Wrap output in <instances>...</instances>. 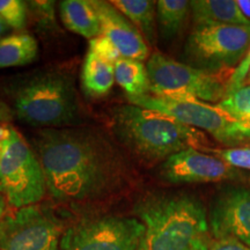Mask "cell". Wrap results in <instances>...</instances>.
<instances>
[{
  "label": "cell",
  "instance_id": "cell-17",
  "mask_svg": "<svg viewBox=\"0 0 250 250\" xmlns=\"http://www.w3.org/2000/svg\"><path fill=\"white\" fill-rule=\"evenodd\" d=\"M39 54L36 40L29 34L19 33L0 39V68L24 66Z\"/></svg>",
  "mask_w": 250,
  "mask_h": 250
},
{
  "label": "cell",
  "instance_id": "cell-23",
  "mask_svg": "<svg viewBox=\"0 0 250 250\" xmlns=\"http://www.w3.org/2000/svg\"><path fill=\"white\" fill-rule=\"evenodd\" d=\"M215 154L235 169L250 170V147H229L217 149Z\"/></svg>",
  "mask_w": 250,
  "mask_h": 250
},
{
  "label": "cell",
  "instance_id": "cell-3",
  "mask_svg": "<svg viewBox=\"0 0 250 250\" xmlns=\"http://www.w3.org/2000/svg\"><path fill=\"white\" fill-rule=\"evenodd\" d=\"M112 127L124 146L144 161L167 160L187 148L210 147L203 131L134 104L118 105L114 109Z\"/></svg>",
  "mask_w": 250,
  "mask_h": 250
},
{
  "label": "cell",
  "instance_id": "cell-27",
  "mask_svg": "<svg viewBox=\"0 0 250 250\" xmlns=\"http://www.w3.org/2000/svg\"><path fill=\"white\" fill-rule=\"evenodd\" d=\"M240 11L245 15L246 19L250 21V0H236Z\"/></svg>",
  "mask_w": 250,
  "mask_h": 250
},
{
  "label": "cell",
  "instance_id": "cell-26",
  "mask_svg": "<svg viewBox=\"0 0 250 250\" xmlns=\"http://www.w3.org/2000/svg\"><path fill=\"white\" fill-rule=\"evenodd\" d=\"M208 250H250V248L232 237H224L212 239L208 245Z\"/></svg>",
  "mask_w": 250,
  "mask_h": 250
},
{
  "label": "cell",
  "instance_id": "cell-12",
  "mask_svg": "<svg viewBox=\"0 0 250 250\" xmlns=\"http://www.w3.org/2000/svg\"><path fill=\"white\" fill-rule=\"evenodd\" d=\"M160 176L173 184L214 183L237 176L235 168L218 156L208 155L196 148H187L165 160Z\"/></svg>",
  "mask_w": 250,
  "mask_h": 250
},
{
  "label": "cell",
  "instance_id": "cell-16",
  "mask_svg": "<svg viewBox=\"0 0 250 250\" xmlns=\"http://www.w3.org/2000/svg\"><path fill=\"white\" fill-rule=\"evenodd\" d=\"M114 83V64L88 50L81 71V85L83 92L92 98H102L110 92Z\"/></svg>",
  "mask_w": 250,
  "mask_h": 250
},
{
  "label": "cell",
  "instance_id": "cell-6",
  "mask_svg": "<svg viewBox=\"0 0 250 250\" xmlns=\"http://www.w3.org/2000/svg\"><path fill=\"white\" fill-rule=\"evenodd\" d=\"M146 68L152 95L219 103L227 94L228 79L221 74L202 71L160 52L148 58Z\"/></svg>",
  "mask_w": 250,
  "mask_h": 250
},
{
  "label": "cell",
  "instance_id": "cell-21",
  "mask_svg": "<svg viewBox=\"0 0 250 250\" xmlns=\"http://www.w3.org/2000/svg\"><path fill=\"white\" fill-rule=\"evenodd\" d=\"M239 122L250 125V85H245L227 92L226 96L217 103Z\"/></svg>",
  "mask_w": 250,
  "mask_h": 250
},
{
  "label": "cell",
  "instance_id": "cell-5",
  "mask_svg": "<svg viewBox=\"0 0 250 250\" xmlns=\"http://www.w3.org/2000/svg\"><path fill=\"white\" fill-rule=\"evenodd\" d=\"M44 171L21 133L0 124V193L11 208L36 205L46 191Z\"/></svg>",
  "mask_w": 250,
  "mask_h": 250
},
{
  "label": "cell",
  "instance_id": "cell-20",
  "mask_svg": "<svg viewBox=\"0 0 250 250\" xmlns=\"http://www.w3.org/2000/svg\"><path fill=\"white\" fill-rule=\"evenodd\" d=\"M191 14L190 1L187 0H159L156 19L162 37L170 40L181 34Z\"/></svg>",
  "mask_w": 250,
  "mask_h": 250
},
{
  "label": "cell",
  "instance_id": "cell-13",
  "mask_svg": "<svg viewBox=\"0 0 250 250\" xmlns=\"http://www.w3.org/2000/svg\"><path fill=\"white\" fill-rule=\"evenodd\" d=\"M101 22V34L116 46L123 58L143 62L148 58L149 48L142 33L110 1L93 0Z\"/></svg>",
  "mask_w": 250,
  "mask_h": 250
},
{
  "label": "cell",
  "instance_id": "cell-28",
  "mask_svg": "<svg viewBox=\"0 0 250 250\" xmlns=\"http://www.w3.org/2000/svg\"><path fill=\"white\" fill-rule=\"evenodd\" d=\"M8 206L6 198L0 193V220L8 214Z\"/></svg>",
  "mask_w": 250,
  "mask_h": 250
},
{
  "label": "cell",
  "instance_id": "cell-24",
  "mask_svg": "<svg viewBox=\"0 0 250 250\" xmlns=\"http://www.w3.org/2000/svg\"><path fill=\"white\" fill-rule=\"evenodd\" d=\"M89 51L94 52V54L98 55L99 57L104 59V61L112 62V64H115V62L122 58L116 46L112 44L110 41L104 35H102V34L89 40Z\"/></svg>",
  "mask_w": 250,
  "mask_h": 250
},
{
  "label": "cell",
  "instance_id": "cell-15",
  "mask_svg": "<svg viewBox=\"0 0 250 250\" xmlns=\"http://www.w3.org/2000/svg\"><path fill=\"white\" fill-rule=\"evenodd\" d=\"M59 8L62 23L68 30L88 40L101 35V22L92 1L65 0Z\"/></svg>",
  "mask_w": 250,
  "mask_h": 250
},
{
  "label": "cell",
  "instance_id": "cell-30",
  "mask_svg": "<svg viewBox=\"0 0 250 250\" xmlns=\"http://www.w3.org/2000/svg\"><path fill=\"white\" fill-rule=\"evenodd\" d=\"M8 29H9V27L4 22V20L0 18V37L4 35L5 33H7Z\"/></svg>",
  "mask_w": 250,
  "mask_h": 250
},
{
  "label": "cell",
  "instance_id": "cell-1",
  "mask_svg": "<svg viewBox=\"0 0 250 250\" xmlns=\"http://www.w3.org/2000/svg\"><path fill=\"white\" fill-rule=\"evenodd\" d=\"M46 189L62 202L109 195L130 180V167L117 146L88 127L43 129L34 137Z\"/></svg>",
  "mask_w": 250,
  "mask_h": 250
},
{
  "label": "cell",
  "instance_id": "cell-11",
  "mask_svg": "<svg viewBox=\"0 0 250 250\" xmlns=\"http://www.w3.org/2000/svg\"><path fill=\"white\" fill-rule=\"evenodd\" d=\"M208 225L212 239L232 237L250 248V188L230 187L219 193Z\"/></svg>",
  "mask_w": 250,
  "mask_h": 250
},
{
  "label": "cell",
  "instance_id": "cell-9",
  "mask_svg": "<svg viewBox=\"0 0 250 250\" xmlns=\"http://www.w3.org/2000/svg\"><path fill=\"white\" fill-rule=\"evenodd\" d=\"M143 235L139 219L99 215L68 227L62 236L61 250H139Z\"/></svg>",
  "mask_w": 250,
  "mask_h": 250
},
{
  "label": "cell",
  "instance_id": "cell-25",
  "mask_svg": "<svg viewBox=\"0 0 250 250\" xmlns=\"http://www.w3.org/2000/svg\"><path fill=\"white\" fill-rule=\"evenodd\" d=\"M250 72V49L247 52L245 58L240 62V64L234 68L227 81V92L239 88L246 83L247 77Z\"/></svg>",
  "mask_w": 250,
  "mask_h": 250
},
{
  "label": "cell",
  "instance_id": "cell-14",
  "mask_svg": "<svg viewBox=\"0 0 250 250\" xmlns=\"http://www.w3.org/2000/svg\"><path fill=\"white\" fill-rule=\"evenodd\" d=\"M190 8L195 26L250 24L234 0H193L190 1Z\"/></svg>",
  "mask_w": 250,
  "mask_h": 250
},
{
  "label": "cell",
  "instance_id": "cell-22",
  "mask_svg": "<svg viewBox=\"0 0 250 250\" xmlns=\"http://www.w3.org/2000/svg\"><path fill=\"white\" fill-rule=\"evenodd\" d=\"M0 18L9 28L23 29L27 22L26 4L21 0H0Z\"/></svg>",
  "mask_w": 250,
  "mask_h": 250
},
{
  "label": "cell",
  "instance_id": "cell-31",
  "mask_svg": "<svg viewBox=\"0 0 250 250\" xmlns=\"http://www.w3.org/2000/svg\"><path fill=\"white\" fill-rule=\"evenodd\" d=\"M246 83H247V85H250V72H249V74H248V77H247V80H246Z\"/></svg>",
  "mask_w": 250,
  "mask_h": 250
},
{
  "label": "cell",
  "instance_id": "cell-7",
  "mask_svg": "<svg viewBox=\"0 0 250 250\" xmlns=\"http://www.w3.org/2000/svg\"><path fill=\"white\" fill-rule=\"evenodd\" d=\"M131 104L167 115L211 134L217 142L235 146L250 140V125L239 122L218 104L187 99H166L146 94L129 99Z\"/></svg>",
  "mask_w": 250,
  "mask_h": 250
},
{
  "label": "cell",
  "instance_id": "cell-8",
  "mask_svg": "<svg viewBox=\"0 0 250 250\" xmlns=\"http://www.w3.org/2000/svg\"><path fill=\"white\" fill-rule=\"evenodd\" d=\"M250 49V24L195 26L188 37L184 55L189 65L210 73L235 68Z\"/></svg>",
  "mask_w": 250,
  "mask_h": 250
},
{
  "label": "cell",
  "instance_id": "cell-29",
  "mask_svg": "<svg viewBox=\"0 0 250 250\" xmlns=\"http://www.w3.org/2000/svg\"><path fill=\"white\" fill-rule=\"evenodd\" d=\"M9 120V111L6 108V105L0 101V124L6 123V121Z\"/></svg>",
  "mask_w": 250,
  "mask_h": 250
},
{
  "label": "cell",
  "instance_id": "cell-2",
  "mask_svg": "<svg viewBox=\"0 0 250 250\" xmlns=\"http://www.w3.org/2000/svg\"><path fill=\"white\" fill-rule=\"evenodd\" d=\"M134 211L144 225L139 250H208V212L196 197L151 195L139 201Z\"/></svg>",
  "mask_w": 250,
  "mask_h": 250
},
{
  "label": "cell",
  "instance_id": "cell-4",
  "mask_svg": "<svg viewBox=\"0 0 250 250\" xmlns=\"http://www.w3.org/2000/svg\"><path fill=\"white\" fill-rule=\"evenodd\" d=\"M17 116L43 129H59L79 117V102L72 80L58 72H42L27 78L13 94Z\"/></svg>",
  "mask_w": 250,
  "mask_h": 250
},
{
  "label": "cell",
  "instance_id": "cell-19",
  "mask_svg": "<svg viewBox=\"0 0 250 250\" xmlns=\"http://www.w3.org/2000/svg\"><path fill=\"white\" fill-rule=\"evenodd\" d=\"M110 2L138 28L146 42L154 44L156 2L149 0H114Z\"/></svg>",
  "mask_w": 250,
  "mask_h": 250
},
{
  "label": "cell",
  "instance_id": "cell-10",
  "mask_svg": "<svg viewBox=\"0 0 250 250\" xmlns=\"http://www.w3.org/2000/svg\"><path fill=\"white\" fill-rule=\"evenodd\" d=\"M62 224L42 206L31 205L0 220V250H61Z\"/></svg>",
  "mask_w": 250,
  "mask_h": 250
},
{
  "label": "cell",
  "instance_id": "cell-18",
  "mask_svg": "<svg viewBox=\"0 0 250 250\" xmlns=\"http://www.w3.org/2000/svg\"><path fill=\"white\" fill-rule=\"evenodd\" d=\"M115 81L126 93L127 99L149 94L147 68L143 62L122 57L114 64Z\"/></svg>",
  "mask_w": 250,
  "mask_h": 250
}]
</instances>
